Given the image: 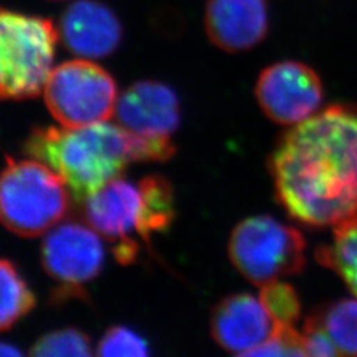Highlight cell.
Wrapping results in <instances>:
<instances>
[{"label":"cell","instance_id":"22","mask_svg":"<svg viewBox=\"0 0 357 357\" xmlns=\"http://www.w3.org/2000/svg\"><path fill=\"white\" fill-rule=\"evenodd\" d=\"M302 336L307 356H342L340 351L332 342L331 336L326 331L317 310L307 317Z\"/></svg>","mask_w":357,"mask_h":357},{"label":"cell","instance_id":"6","mask_svg":"<svg viewBox=\"0 0 357 357\" xmlns=\"http://www.w3.org/2000/svg\"><path fill=\"white\" fill-rule=\"evenodd\" d=\"M43 94L52 116L72 128L109 122L119 97L110 73L81 57L53 68Z\"/></svg>","mask_w":357,"mask_h":357},{"label":"cell","instance_id":"3","mask_svg":"<svg viewBox=\"0 0 357 357\" xmlns=\"http://www.w3.org/2000/svg\"><path fill=\"white\" fill-rule=\"evenodd\" d=\"M59 38L51 19L1 8L0 94L4 101H23L43 93Z\"/></svg>","mask_w":357,"mask_h":357},{"label":"cell","instance_id":"16","mask_svg":"<svg viewBox=\"0 0 357 357\" xmlns=\"http://www.w3.org/2000/svg\"><path fill=\"white\" fill-rule=\"evenodd\" d=\"M0 281V328L6 331L13 327L17 320L26 317L36 305V301L15 265L8 259H1Z\"/></svg>","mask_w":357,"mask_h":357},{"label":"cell","instance_id":"2","mask_svg":"<svg viewBox=\"0 0 357 357\" xmlns=\"http://www.w3.org/2000/svg\"><path fill=\"white\" fill-rule=\"evenodd\" d=\"M24 149L59 174L78 202L119 178L131 162H163L175 153L171 139L146 138L109 122L33 128Z\"/></svg>","mask_w":357,"mask_h":357},{"label":"cell","instance_id":"23","mask_svg":"<svg viewBox=\"0 0 357 357\" xmlns=\"http://www.w3.org/2000/svg\"><path fill=\"white\" fill-rule=\"evenodd\" d=\"M22 351L17 349V347L7 343H1L0 345V356L1 357H15L20 356Z\"/></svg>","mask_w":357,"mask_h":357},{"label":"cell","instance_id":"1","mask_svg":"<svg viewBox=\"0 0 357 357\" xmlns=\"http://www.w3.org/2000/svg\"><path fill=\"white\" fill-rule=\"evenodd\" d=\"M275 197L308 228L357 212V105L335 103L291 126L268 158Z\"/></svg>","mask_w":357,"mask_h":357},{"label":"cell","instance_id":"17","mask_svg":"<svg viewBox=\"0 0 357 357\" xmlns=\"http://www.w3.org/2000/svg\"><path fill=\"white\" fill-rule=\"evenodd\" d=\"M317 312L340 354L357 356V301L343 298L317 308Z\"/></svg>","mask_w":357,"mask_h":357},{"label":"cell","instance_id":"9","mask_svg":"<svg viewBox=\"0 0 357 357\" xmlns=\"http://www.w3.org/2000/svg\"><path fill=\"white\" fill-rule=\"evenodd\" d=\"M65 48L77 57L98 60L116 51L122 26L114 11L98 0H75L59 20Z\"/></svg>","mask_w":357,"mask_h":357},{"label":"cell","instance_id":"15","mask_svg":"<svg viewBox=\"0 0 357 357\" xmlns=\"http://www.w3.org/2000/svg\"><path fill=\"white\" fill-rule=\"evenodd\" d=\"M143 209L137 234L150 245L155 233L169 228L175 217V200L171 184L160 176H147L139 183Z\"/></svg>","mask_w":357,"mask_h":357},{"label":"cell","instance_id":"11","mask_svg":"<svg viewBox=\"0 0 357 357\" xmlns=\"http://www.w3.org/2000/svg\"><path fill=\"white\" fill-rule=\"evenodd\" d=\"M268 0H208L204 28L209 41L221 51L253 50L268 36Z\"/></svg>","mask_w":357,"mask_h":357},{"label":"cell","instance_id":"19","mask_svg":"<svg viewBox=\"0 0 357 357\" xmlns=\"http://www.w3.org/2000/svg\"><path fill=\"white\" fill-rule=\"evenodd\" d=\"M259 301L278 324L294 326L302 314L299 295L291 284L274 281L261 287Z\"/></svg>","mask_w":357,"mask_h":357},{"label":"cell","instance_id":"14","mask_svg":"<svg viewBox=\"0 0 357 357\" xmlns=\"http://www.w3.org/2000/svg\"><path fill=\"white\" fill-rule=\"evenodd\" d=\"M315 258L321 266L335 271L357 296V212L333 227L332 243L319 246Z\"/></svg>","mask_w":357,"mask_h":357},{"label":"cell","instance_id":"24","mask_svg":"<svg viewBox=\"0 0 357 357\" xmlns=\"http://www.w3.org/2000/svg\"><path fill=\"white\" fill-rule=\"evenodd\" d=\"M54 1H60V0H54Z\"/></svg>","mask_w":357,"mask_h":357},{"label":"cell","instance_id":"7","mask_svg":"<svg viewBox=\"0 0 357 357\" xmlns=\"http://www.w3.org/2000/svg\"><path fill=\"white\" fill-rule=\"evenodd\" d=\"M255 91L264 114L283 126H295L317 114L324 100L318 72L294 60L266 66L257 78Z\"/></svg>","mask_w":357,"mask_h":357},{"label":"cell","instance_id":"18","mask_svg":"<svg viewBox=\"0 0 357 357\" xmlns=\"http://www.w3.org/2000/svg\"><path fill=\"white\" fill-rule=\"evenodd\" d=\"M38 357H86L93 355L88 335L76 328H64L44 335L31 348Z\"/></svg>","mask_w":357,"mask_h":357},{"label":"cell","instance_id":"5","mask_svg":"<svg viewBox=\"0 0 357 357\" xmlns=\"http://www.w3.org/2000/svg\"><path fill=\"white\" fill-rule=\"evenodd\" d=\"M228 252L233 266L259 287L299 274L306 266L303 234L270 216L241 221L231 231Z\"/></svg>","mask_w":357,"mask_h":357},{"label":"cell","instance_id":"10","mask_svg":"<svg viewBox=\"0 0 357 357\" xmlns=\"http://www.w3.org/2000/svg\"><path fill=\"white\" fill-rule=\"evenodd\" d=\"M115 118L137 135L171 139L180 119L178 97L162 82L138 81L118 97Z\"/></svg>","mask_w":357,"mask_h":357},{"label":"cell","instance_id":"21","mask_svg":"<svg viewBox=\"0 0 357 357\" xmlns=\"http://www.w3.org/2000/svg\"><path fill=\"white\" fill-rule=\"evenodd\" d=\"M248 356H307L302 333L294 326L278 324L273 335Z\"/></svg>","mask_w":357,"mask_h":357},{"label":"cell","instance_id":"4","mask_svg":"<svg viewBox=\"0 0 357 357\" xmlns=\"http://www.w3.org/2000/svg\"><path fill=\"white\" fill-rule=\"evenodd\" d=\"M69 193L61 176L43 162L7 158L0 183L1 222L20 237L41 236L63 220Z\"/></svg>","mask_w":357,"mask_h":357},{"label":"cell","instance_id":"8","mask_svg":"<svg viewBox=\"0 0 357 357\" xmlns=\"http://www.w3.org/2000/svg\"><path fill=\"white\" fill-rule=\"evenodd\" d=\"M41 262L47 274L63 284V291L81 293L79 286L94 280L102 268L101 236L90 225L57 224L44 238Z\"/></svg>","mask_w":357,"mask_h":357},{"label":"cell","instance_id":"12","mask_svg":"<svg viewBox=\"0 0 357 357\" xmlns=\"http://www.w3.org/2000/svg\"><path fill=\"white\" fill-rule=\"evenodd\" d=\"M275 326L259 298L249 294H234L222 299L215 307L211 320L217 344L240 356H248L268 340Z\"/></svg>","mask_w":357,"mask_h":357},{"label":"cell","instance_id":"13","mask_svg":"<svg viewBox=\"0 0 357 357\" xmlns=\"http://www.w3.org/2000/svg\"><path fill=\"white\" fill-rule=\"evenodd\" d=\"M143 199L135 187L119 178L109 181L85 200V217L93 229L110 243L132 240L141 224Z\"/></svg>","mask_w":357,"mask_h":357},{"label":"cell","instance_id":"20","mask_svg":"<svg viewBox=\"0 0 357 357\" xmlns=\"http://www.w3.org/2000/svg\"><path fill=\"white\" fill-rule=\"evenodd\" d=\"M97 355L100 356H147L149 348L139 335L122 326H115L103 335Z\"/></svg>","mask_w":357,"mask_h":357}]
</instances>
